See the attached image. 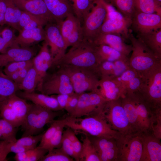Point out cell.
Instances as JSON below:
<instances>
[{
	"mask_svg": "<svg viewBox=\"0 0 161 161\" xmlns=\"http://www.w3.org/2000/svg\"><path fill=\"white\" fill-rule=\"evenodd\" d=\"M6 9L5 0H0V12L5 13Z\"/></svg>",
	"mask_w": 161,
	"mask_h": 161,
	"instance_id": "6f0895ef",
	"label": "cell"
},
{
	"mask_svg": "<svg viewBox=\"0 0 161 161\" xmlns=\"http://www.w3.org/2000/svg\"><path fill=\"white\" fill-rule=\"evenodd\" d=\"M137 34L149 32L161 29V15L147 14L135 10L130 27Z\"/></svg>",
	"mask_w": 161,
	"mask_h": 161,
	"instance_id": "5bb4252c",
	"label": "cell"
},
{
	"mask_svg": "<svg viewBox=\"0 0 161 161\" xmlns=\"http://www.w3.org/2000/svg\"><path fill=\"white\" fill-rule=\"evenodd\" d=\"M32 59L33 66L38 75L39 82L37 88L39 91L47 71L51 68L53 63L49 47L45 41L42 43L38 55Z\"/></svg>",
	"mask_w": 161,
	"mask_h": 161,
	"instance_id": "ac0fdd59",
	"label": "cell"
},
{
	"mask_svg": "<svg viewBox=\"0 0 161 161\" xmlns=\"http://www.w3.org/2000/svg\"><path fill=\"white\" fill-rule=\"evenodd\" d=\"M74 160L68 155L61 147L53 148L48 152L40 161H73Z\"/></svg>",
	"mask_w": 161,
	"mask_h": 161,
	"instance_id": "60d3db41",
	"label": "cell"
},
{
	"mask_svg": "<svg viewBox=\"0 0 161 161\" xmlns=\"http://www.w3.org/2000/svg\"><path fill=\"white\" fill-rule=\"evenodd\" d=\"M43 0L56 24L63 20L70 13H73L69 0Z\"/></svg>",
	"mask_w": 161,
	"mask_h": 161,
	"instance_id": "484cf974",
	"label": "cell"
},
{
	"mask_svg": "<svg viewBox=\"0 0 161 161\" xmlns=\"http://www.w3.org/2000/svg\"><path fill=\"white\" fill-rule=\"evenodd\" d=\"M138 91L152 110L161 108V62L141 75Z\"/></svg>",
	"mask_w": 161,
	"mask_h": 161,
	"instance_id": "3957f363",
	"label": "cell"
},
{
	"mask_svg": "<svg viewBox=\"0 0 161 161\" xmlns=\"http://www.w3.org/2000/svg\"><path fill=\"white\" fill-rule=\"evenodd\" d=\"M48 152L47 149L38 146L32 149L30 154L25 161H40Z\"/></svg>",
	"mask_w": 161,
	"mask_h": 161,
	"instance_id": "681fc988",
	"label": "cell"
},
{
	"mask_svg": "<svg viewBox=\"0 0 161 161\" xmlns=\"http://www.w3.org/2000/svg\"><path fill=\"white\" fill-rule=\"evenodd\" d=\"M107 14V3L105 0H94L92 7L82 22L84 39L92 41L106 20Z\"/></svg>",
	"mask_w": 161,
	"mask_h": 161,
	"instance_id": "ba28073f",
	"label": "cell"
},
{
	"mask_svg": "<svg viewBox=\"0 0 161 161\" xmlns=\"http://www.w3.org/2000/svg\"><path fill=\"white\" fill-rule=\"evenodd\" d=\"M35 53L30 47H22L18 46L12 47L5 53L0 54V68L12 62L31 59Z\"/></svg>",
	"mask_w": 161,
	"mask_h": 161,
	"instance_id": "d4e9b609",
	"label": "cell"
},
{
	"mask_svg": "<svg viewBox=\"0 0 161 161\" xmlns=\"http://www.w3.org/2000/svg\"><path fill=\"white\" fill-rule=\"evenodd\" d=\"M39 91L48 95L74 92L69 76L60 68L52 74L47 73Z\"/></svg>",
	"mask_w": 161,
	"mask_h": 161,
	"instance_id": "8fae6325",
	"label": "cell"
},
{
	"mask_svg": "<svg viewBox=\"0 0 161 161\" xmlns=\"http://www.w3.org/2000/svg\"><path fill=\"white\" fill-rule=\"evenodd\" d=\"M128 93L130 95L135 106L141 133L151 132V122L153 110L138 91Z\"/></svg>",
	"mask_w": 161,
	"mask_h": 161,
	"instance_id": "e0dca14e",
	"label": "cell"
},
{
	"mask_svg": "<svg viewBox=\"0 0 161 161\" xmlns=\"http://www.w3.org/2000/svg\"><path fill=\"white\" fill-rule=\"evenodd\" d=\"M21 11L38 16L49 22L56 23L43 0H13Z\"/></svg>",
	"mask_w": 161,
	"mask_h": 161,
	"instance_id": "7402d4cb",
	"label": "cell"
},
{
	"mask_svg": "<svg viewBox=\"0 0 161 161\" xmlns=\"http://www.w3.org/2000/svg\"><path fill=\"white\" fill-rule=\"evenodd\" d=\"M135 10L161 15V2L157 0H134Z\"/></svg>",
	"mask_w": 161,
	"mask_h": 161,
	"instance_id": "8d00e7d4",
	"label": "cell"
},
{
	"mask_svg": "<svg viewBox=\"0 0 161 161\" xmlns=\"http://www.w3.org/2000/svg\"><path fill=\"white\" fill-rule=\"evenodd\" d=\"M32 66L15 72L8 76L15 82L17 84H19L25 77L29 69Z\"/></svg>",
	"mask_w": 161,
	"mask_h": 161,
	"instance_id": "f5cc1de1",
	"label": "cell"
},
{
	"mask_svg": "<svg viewBox=\"0 0 161 161\" xmlns=\"http://www.w3.org/2000/svg\"><path fill=\"white\" fill-rule=\"evenodd\" d=\"M6 9L5 13L7 25H10L19 32V22L21 13L13 0H5Z\"/></svg>",
	"mask_w": 161,
	"mask_h": 161,
	"instance_id": "836d02e7",
	"label": "cell"
},
{
	"mask_svg": "<svg viewBox=\"0 0 161 161\" xmlns=\"http://www.w3.org/2000/svg\"><path fill=\"white\" fill-rule=\"evenodd\" d=\"M107 101L96 92L83 93L80 94L74 110L69 115L78 118L101 114Z\"/></svg>",
	"mask_w": 161,
	"mask_h": 161,
	"instance_id": "30bf717a",
	"label": "cell"
},
{
	"mask_svg": "<svg viewBox=\"0 0 161 161\" xmlns=\"http://www.w3.org/2000/svg\"><path fill=\"white\" fill-rule=\"evenodd\" d=\"M30 149H32L17 144L15 142L11 143L10 148V152H13L16 154L23 152Z\"/></svg>",
	"mask_w": 161,
	"mask_h": 161,
	"instance_id": "11a10c76",
	"label": "cell"
},
{
	"mask_svg": "<svg viewBox=\"0 0 161 161\" xmlns=\"http://www.w3.org/2000/svg\"><path fill=\"white\" fill-rule=\"evenodd\" d=\"M115 78L123 87L125 94L138 91L142 82L141 76L135 69L130 67L120 76Z\"/></svg>",
	"mask_w": 161,
	"mask_h": 161,
	"instance_id": "83f0119b",
	"label": "cell"
},
{
	"mask_svg": "<svg viewBox=\"0 0 161 161\" xmlns=\"http://www.w3.org/2000/svg\"><path fill=\"white\" fill-rule=\"evenodd\" d=\"M12 143L7 140L0 141V161L7 160V157L10 152V148Z\"/></svg>",
	"mask_w": 161,
	"mask_h": 161,
	"instance_id": "db71d44e",
	"label": "cell"
},
{
	"mask_svg": "<svg viewBox=\"0 0 161 161\" xmlns=\"http://www.w3.org/2000/svg\"><path fill=\"white\" fill-rule=\"evenodd\" d=\"M142 134L121 135L116 139L117 161H140L143 146Z\"/></svg>",
	"mask_w": 161,
	"mask_h": 161,
	"instance_id": "9c48e42d",
	"label": "cell"
},
{
	"mask_svg": "<svg viewBox=\"0 0 161 161\" xmlns=\"http://www.w3.org/2000/svg\"><path fill=\"white\" fill-rule=\"evenodd\" d=\"M38 73L33 65L29 69L22 81L18 84L19 90L27 92H34L39 84Z\"/></svg>",
	"mask_w": 161,
	"mask_h": 161,
	"instance_id": "e575fe53",
	"label": "cell"
},
{
	"mask_svg": "<svg viewBox=\"0 0 161 161\" xmlns=\"http://www.w3.org/2000/svg\"><path fill=\"white\" fill-rule=\"evenodd\" d=\"M65 119L59 126L54 135L49 142L44 147L48 151L53 148H61L64 129L65 126Z\"/></svg>",
	"mask_w": 161,
	"mask_h": 161,
	"instance_id": "ee69618b",
	"label": "cell"
},
{
	"mask_svg": "<svg viewBox=\"0 0 161 161\" xmlns=\"http://www.w3.org/2000/svg\"><path fill=\"white\" fill-rule=\"evenodd\" d=\"M43 133L21 137L20 139L17 140L15 143L30 149H33L37 147V144L40 142Z\"/></svg>",
	"mask_w": 161,
	"mask_h": 161,
	"instance_id": "7dc6e473",
	"label": "cell"
},
{
	"mask_svg": "<svg viewBox=\"0 0 161 161\" xmlns=\"http://www.w3.org/2000/svg\"><path fill=\"white\" fill-rule=\"evenodd\" d=\"M72 7L73 12L81 23L90 11L94 0H69Z\"/></svg>",
	"mask_w": 161,
	"mask_h": 161,
	"instance_id": "74e56055",
	"label": "cell"
},
{
	"mask_svg": "<svg viewBox=\"0 0 161 161\" xmlns=\"http://www.w3.org/2000/svg\"><path fill=\"white\" fill-rule=\"evenodd\" d=\"M32 149L16 154L14 157L15 160L16 161H25L26 159L31 153Z\"/></svg>",
	"mask_w": 161,
	"mask_h": 161,
	"instance_id": "9f6ffc18",
	"label": "cell"
},
{
	"mask_svg": "<svg viewBox=\"0 0 161 161\" xmlns=\"http://www.w3.org/2000/svg\"><path fill=\"white\" fill-rule=\"evenodd\" d=\"M18 128L14 127L7 121L0 117V132L6 140L11 142L16 141V134Z\"/></svg>",
	"mask_w": 161,
	"mask_h": 161,
	"instance_id": "b9f144b4",
	"label": "cell"
},
{
	"mask_svg": "<svg viewBox=\"0 0 161 161\" xmlns=\"http://www.w3.org/2000/svg\"><path fill=\"white\" fill-rule=\"evenodd\" d=\"M7 100L0 106V117L7 121L14 127L18 128L21 126V124Z\"/></svg>",
	"mask_w": 161,
	"mask_h": 161,
	"instance_id": "ab89813d",
	"label": "cell"
},
{
	"mask_svg": "<svg viewBox=\"0 0 161 161\" xmlns=\"http://www.w3.org/2000/svg\"><path fill=\"white\" fill-rule=\"evenodd\" d=\"M83 135L81 139L82 146L79 161H100L94 144L87 135Z\"/></svg>",
	"mask_w": 161,
	"mask_h": 161,
	"instance_id": "d6a6232c",
	"label": "cell"
},
{
	"mask_svg": "<svg viewBox=\"0 0 161 161\" xmlns=\"http://www.w3.org/2000/svg\"><path fill=\"white\" fill-rule=\"evenodd\" d=\"M0 68V106L19 90L18 85L6 75Z\"/></svg>",
	"mask_w": 161,
	"mask_h": 161,
	"instance_id": "4dcf8cb0",
	"label": "cell"
},
{
	"mask_svg": "<svg viewBox=\"0 0 161 161\" xmlns=\"http://www.w3.org/2000/svg\"><path fill=\"white\" fill-rule=\"evenodd\" d=\"M58 68L68 75L75 92L81 94L87 92H96L100 77L94 72L85 68L70 66Z\"/></svg>",
	"mask_w": 161,
	"mask_h": 161,
	"instance_id": "5b68a950",
	"label": "cell"
},
{
	"mask_svg": "<svg viewBox=\"0 0 161 161\" xmlns=\"http://www.w3.org/2000/svg\"><path fill=\"white\" fill-rule=\"evenodd\" d=\"M96 47L92 42L84 39L78 44L72 47L55 67L70 66L85 68L92 71L99 77L98 67L100 63Z\"/></svg>",
	"mask_w": 161,
	"mask_h": 161,
	"instance_id": "6da1fadb",
	"label": "cell"
},
{
	"mask_svg": "<svg viewBox=\"0 0 161 161\" xmlns=\"http://www.w3.org/2000/svg\"><path fill=\"white\" fill-rule=\"evenodd\" d=\"M102 114L112 129L121 135L134 133L122 105L121 98L107 101Z\"/></svg>",
	"mask_w": 161,
	"mask_h": 161,
	"instance_id": "52a82bcc",
	"label": "cell"
},
{
	"mask_svg": "<svg viewBox=\"0 0 161 161\" xmlns=\"http://www.w3.org/2000/svg\"><path fill=\"white\" fill-rule=\"evenodd\" d=\"M128 39L132 47V53L129 58L130 66L140 75L158 63L161 60L154 54L140 40L135 37L130 31Z\"/></svg>",
	"mask_w": 161,
	"mask_h": 161,
	"instance_id": "277c9868",
	"label": "cell"
},
{
	"mask_svg": "<svg viewBox=\"0 0 161 161\" xmlns=\"http://www.w3.org/2000/svg\"><path fill=\"white\" fill-rule=\"evenodd\" d=\"M45 26L44 41L49 47L52 58L53 63L51 68H54L66 53L67 47L56 23L49 22Z\"/></svg>",
	"mask_w": 161,
	"mask_h": 161,
	"instance_id": "7c38bea8",
	"label": "cell"
},
{
	"mask_svg": "<svg viewBox=\"0 0 161 161\" xmlns=\"http://www.w3.org/2000/svg\"><path fill=\"white\" fill-rule=\"evenodd\" d=\"M64 132L66 135L70 140L76 157V161H79V157L82 148V143L76 136V134L70 128L67 127Z\"/></svg>",
	"mask_w": 161,
	"mask_h": 161,
	"instance_id": "c3c4849f",
	"label": "cell"
},
{
	"mask_svg": "<svg viewBox=\"0 0 161 161\" xmlns=\"http://www.w3.org/2000/svg\"><path fill=\"white\" fill-rule=\"evenodd\" d=\"M157 0L158 1H160V2H161V0Z\"/></svg>",
	"mask_w": 161,
	"mask_h": 161,
	"instance_id": "94428289",
	"label": "cell"
},
{
	"mask_svg": "<svg viewBox=\"0 0 161 161\" xmlns=\"http://www.w3.org/2000/svg\"><path fill=\"white\" fill-rule=\"evenodd\" d=\"M16 94L19 97L31 101L34 104L42 107L54 111L62 110L57 100L53 95L49 96L41 93H37L34 92H27L18 91Z\"/></svg>",
	"mask_w": 161,
	"mask_h": 161,
	"instance_id": "cb8c5ba5",
	"label": "cell"
},
{
	"mask_svg": "<svg viewBox=\"0 0 161 161\" xmlns=\"http://www.w3.org/2000/svg\"><path fill=\"white\" fill-rule=\"evenodd\" d=\"M136 37L141 41L158 59L161 60V29L137 34Z\"/></svg>",
	"mask_w": 161,
	"mask_h": 161,
	"instance_id": "f1b7e54d",
	"label": "cell"
},
{
	"mask_svg": "<svg viewBox=\"0 0 161 161\" xmlns=\"http://www.w3.org/2000/svg\"><path fill=\"white\" fill-rule=\"evenodd\" d=\"M7 101L23 127L31 104L27 103L26 100L16 93L11 96Z\"/></svg>",
	"mask_w": 161,
	"mask_h": 161,
	"instance_id": "f546056e",
	"label": "cell"
},
{
	"mask_svg": "<svg viewBox=\"0 0 161 161\" xmlns=\"http://www.w3.org/2000/svg\"><path fill=\"white\" fill-rule=\"evenodd\" d=\"M125 39L119 34L108 33L97 35L91 42L96 46L102 44L109 46L128 57L132 52V47L131 44L125 43Z\"/></svg>",
	"mask_w": 161,
	"mask_h": 161,
	"instance_id": "44dd1931",
	"label": "cell"
},
{
	"mask_svg": "<svg viewBox=\"0 0 161 161\" xmlns=\"http://www.w3.org/2000/svg\"><path fill=\"white\" fill-rule=\"evenodd\" d=\"M5 24H6L5 13L0 12V26H2Z\"/></svg>",
	"mask_w": 161,
	"mask_h": 161,
	"instance_id": "680465c9",
	"label": "cell"
},
{
	"mask_svg": "<svg viewBox=\"0 0 161 161\" xmlns=\"http://www.w3.org/2000/svg\"><path fill=\"white\" fill-rule=\"evenodd\" d=\"M151 128L153 135L161 139V108L152 110Z\"/></svg>",
	"mask_w": 161,
	"mask_h": 161,
	"instance_id": "7bdbcfd3",
	"label": "cell"
},
{
	"mask_svg": "<svg viewBox=\"0 0 161 161\" xmlns=\"http://www.w3.org/2000/svg\"><path fill=\"white\" fill-rule=\"evenodd\" d=\"M60 111H54L34 104H31L24 124L21 137L39 134L44 126L50 123L60 115Z\"/></svg>",
	"mask_w": 161,
	"mask_h": 161,
	"instance_id": "8992f818",
	"label": "cell"
},
{
	"mask_svg": "<svg viewBox=\"0 0 161 161\" xmlns=\"http://www.w3.org/2000/svg\"><path fill=\"white\" fill-rule=\"evenodd\" d=\"M65 126L76 134L97 137L118 139L121 134L111 127L102 113L96 115L75 118L69 115L64 118Z\"/></svg>",
	"mask_w": 161,
	"mask_h": 161,
	"instance_id": "7a4b0ae2",
	"label": "cell"
},
{
	"mask_svg": "<svg viewBox=\"0 0 161 161\" xmlns=\"http://www.w3.org/2000/svg\"><path fill=\"white\" fill-rule=\"evenodd\" d=\"M56 24L67 47L75 46L84 39L81 23L73 13Z\"/></svg>",
	"mask_w": 161,
	"mask_h": 161,
	"instance_id": "4fadbf2b",
	"label": "cell"
},
{
	"mask_svg": "<svg viewBox=\"0 0 161 161\" xmlns=\"http://www.w3.org/2000/svg\"><path fill=\"white\" fill-rule=\"evenodd\" d=\"M131 24V20L123 16L106 19L95 36L100 34L112 33L121 35L125 39H128Z\"/></svg>",
	"mask_w": 161,
	"mask_h": 161,
	"instance_id": "ffe728a7",
	"label": "cell"
},
{
	"mask_svg": "<svg viewBox=\"0 0 161 161\" xmlns=\"http://www.w3.org/2000/svg\"><path fill=\"white\" fill-rule=\"evenodd\" d=\"M130 67L129 60L104 61L100 64L98 67V74L100 78L103 76L117 78Z\"/></svg>",
	"mask_w": 161,
	"mask_h": 161,
	"instance_id": "4316f807",
	"label": "cell"
},
{
	"mask_svg": "<svg viewBox=\"0 0 161 161\" xmlns=\"http://www.w3.org/2000/svg\"><path fill=\"white\" fill-rule=\"evenodd\" d=\"M45 37V30L42 26L22 30L15 37L13 47L18 46L22 47H30L33 44L44 41Z\"/></svg>",
	"mask_w": 161,
	"mask_h": 161,
	"instance_id": "603a6c76",
	"label": "cell"
},
{
	"mask_svg": "<svg viewBox=\"0 0 161 161\" xmlns=\"http://www.w3.org/2000/svg\"><path fill=\"white\" fill-rule=\"evenodd\" d=\"M108 3L115 7L124 18L131 20L135 11L134 0H105Z\"/></svg>",
	"mask_w": 161,
	"mask_h": 161,
	"instance_id": "d590c367",
	"label": "cell"
},
{
	"mask_svg": "<svg viewBox=\"0 0 161 161\" xmlns=\"http://www.w3.org/2000/svg\"><path fill=\"white\" fill-rule=\"evenodd\" d=\"M16 37L12 30L8 27L3 29L0 35V53H5L9 49L13 47Z\"/></svg>",
	"mask_w": 161,
	"mask_h": 161,
	"instance_id": "f35d334b",
	"label": "cell"
},
{
	"mask_svg": "<svg viewBox=\"0 0 161 161\" xmlns=\"http://www.w3.org/2000/svg\"><path fill=\"white\" fill-rule=\"evenodd\" d=\"M96 50L100 63L104 61H114L118 60H129L128 56L106 45L96 46Z\"/></svg>",
	"mask_w": 161,
	"mask_h": 161,
	"instance_id": "1f68e13d",
	"label": "cell"
},
{
	"mask_svg": "<svg viewBox=\"0 0 161 161\" xmlns=\"http://www.w3.org/2000/svg\"><path fill=\"white\" fill-rule=\"evenodd\" d=\"M96 150L100 161H117L116 139L87 136Z\"/></svg>",
	"mask_w": 161,
	"mask_h": 161,
	"instance_id": "9a60e30c",
	"label": "cell"
},
{
	"mask_svg": "<svg viewBox=\"0 0 161 161\" xmlns=\"http://www.w3.org/2000/svg\"><path fill=\"white\" fill-rule=\"evenodd\" d=\"M63 120H54L50 123L49 128L43 133L39 146L44 147L49 142Z\"/></svg>",
	"mask_w": 161,
	"mask_h": 161,
	"instance_id": "bcb514c9",
	"label": "cell"
},
{
	"mask_svg": "<svg viewBox=\"0 0 161 161\" xmlns=\"http://www.w3.org/2000/svg\"><path fill=\"white\" fill-rule=\"evenodd\" d=\"M143 150L140 161H161L160 140L155 137L151 132L142 134Z\"/></svg>",
	"mask_w": 161,
	"mask_h": 161,
	"instance_id": "d6986e66",
	"label": "cell"
},
{
	"mask_svg": "<svg viewBox=\"0 0 161 161\" xmlns=\"http://www.w3.org/2000/svg\"><path fill=\"white\" fill-rule=\"evenodd\" d=\"M107 101L116 100L124 97V89L115 78L108 76H101L96 92Z\"/></svg>",
	"mask_w": 161,
	"mask_h": 161,
	"instance_id": "2e32d148",
	"label": "cell"
},
{
	"mask_svg": "<svg viewBox=\"0 0 161 161\" xmlns=\"http://www.w3.org/2000/svg\"><path fill=\"white\" fill-rule=\"evenodd\" d=\"M80 94L75 92L71 94L64 109L69 115L75 109Z\"/></svg>",
	"mask_w": 161,
	"mask_h": 161,
	"instance_id": "816d5d0a",
	"label": "cell"
},
{
	"mask_svg": "<svg viewBox=\"0 0 161 161\" xmlns=\"http://www.w3.org/2000/svg\"><path fill=\"white\" fill-rule=\"evenodd\" d=\"M3 29V28H2V26H0V35H1V32L2 30Z\"/></svg>",
	"mask_w": 161,
	"mask_h": 161,
	"instance_id": "91938a15",
	"label": "cell"
},
{
	"mask_svg": "<svg viewBox=\"0 0 161 161\" xmlns=\"http://www.w3.org/2000/svg\"><path fill=\"white\" fill-rule=\"evenodd\" d=\"M61 148L69 156L76 160V157L71 142L66 134L63 131L62 142Z\"/></svg>",
	"mask_w": 161,
	"mask_h": 161,
	"instance_id": "f907efd6",
	"label": "cell"
},
{
	"mask_svg": "<svg viewBox=\"0 0 161 161\" xmlns=\"http://www.w3.org/2000/svg\"><path fill=\"white\" fill-rule=\"evenodd\" d=\"M32 59L27 61L10 63L4 66L3 71L6 75L8 76L15 72L31 66L33 65Z\"/></svg>",
	"mask_w": 161,
	"mask_h": 161,
	"instance_id": "f6af8a7d",
	"label": "cell"
}]
</instances>
